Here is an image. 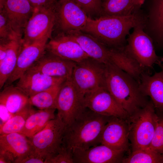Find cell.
<instances>
[{
    "label": "cell",
    "instance_id": "cell-1",
    "mask_svg": "<svg viewBox=\"0 0 163 163\" xmlns=\"http://www.w3.org/2000/svg\"><path fill=\"white\" fill-rule=\"evenodd\" d=\"M146 18L141 8L125 16H101L96 19L89 17L82 31L91 35L110 48L125 46L126 36L132 28L145 24Z\"/></svg>",
    "mask_w": 163,
    "mask_h": 163
},
{
    "label": "cell",
    "instance_id": "cell-2",
    "mask_svg": "<svg viewBox=\"0 0 163 163\" xmlns=\"http://www.w3.org/2000/svg\"><path fill=\"white\" fill-rule=\"evenodd\" d=\"M105 65L107 90L129 115L145 107L149 101L139 83L111 62Z\"/></svg>",
    "mask_w": 163,
    "mask_h": 163
},
{
    "label": "cell",
    "instance_id": "cell-3",
    "mask_svg": "<svg viewBox=\"0 0 163 163\" xmlns=\"http://www.w3.org/2000/svg\"><path fill=\"white\" fill-rule=\"evenodd\" d=\"M87 109L66 127L62 145L72 151L85 150L101 144L103 129L110 117Z\"/></svg>",
    "mask_w": 163,
    "mask_h": 163
},
{
    "label": "cell",
    "instance_id": "cell-4",
    "mask_svg": "<svg viewBox=\"0 0 163 163\" xmlns=\"http://www.w3.org/2000/svg\"><path fill=\"white\" fill-rule=\"evenodd\" d=\"M158 115L152 101L126 119L132 151L149 146L156 128Z\"/></svg>",
    "mask_w": 163,
    "mask_h": 163
},
{
    "label": "cell",
    "instance_id": "cell-5",
    "mask_svg": "<svg viewBox=\"0 0 163 163\" xmlns=\"http://www.w3.org/2000/svg\"><path fill=\"white\" fill-rule=\"evenodd\" d=\"M144 24L133 28L127 39L126 51L143 69L150 73L155 64L159 66L163 62V56L157 55L153 41L144 30Z\"/></svg>",
    "mask_w": 163,
    "mask_h": 163
},
{
    "label": "cell",
    "instance_id": "cell-6",
    "mask_svg": "<svg viewBox=\"0 0 163 163\" xmlns=\"http://www.w3.org/2000/svg\"><path fill=\"white\" fill-rule=\"evenodd\" d=\"M71 79L84 97L99 88H107L105 65L90 57L75 63Z\"/></svg>",
    "mask_w": 163,
    "mask_h": 163
},
{
    "label": "cell",
    "instance_id": "cell-7",
    "mask_svg": "<svg viewBox=\"0 0 163 163\" xmlns=\"http://www.w3.org/2000/svg\"><path fill=\"white\" fill-rule=\"evenodd\" d=\"M84 97L72 82L71 78L61 84L56 102L57 115L65 125H70L87 109Z\"/></svg>",
    "mask_w": 163,
    "mask_h": 163
},
{
    "label": "cell",
    "instance_id": "cell-8",
    "mask_svg": "<svg viewBox=\"0 0 163 163\" xmlns=\"http://www.w3.org/2000/svg\"><path fill=\"white\" fill-rule=\"evenodd\" d=\"M66 126L56 115L42 130L28 138L34 151L46 158L56 154L60 149Z\"/></svg>",
    "mask_w": 163,
    "mask_h": 163
},
{
    "label": "cell",
    "instance_id": "cell-9",
    "mask_svg": "<svg viewBox=\"0 0 163 163\" xmlns=\"http://www.w3.org/2000/svg\"><path fill=\"white\" fill-rule=\"evenodd\" d=\"M56 2L49 7L34 9L24 29L23 44L30 43L45 37L51 38L56 24Z\"/></svg>",
    "mask_w": 163,
    "mask_h": 163
},
{
    "label": "cell",
    "instance_id": "cell-10",
    "mask_svg": "<svg viewBox=\"0 0 163 163\" xmlns=\"http://www.w3.org/2000/svg\"><path fill=\"white\" fill-rule=\"evenodd\" d=\"M55 11L56 23L64 33L82 31L89 17L75 0H56Z\"/></svg>",
    "mask_w": 163,
    "mask_h": 163
},
{
    "label": "cell",
    "instance_id": "cell-11",
    "mask_svg": "<svg viewBox=\"0 0 163 163\" xmlns=\"http://www.w3.org/2000/svg\"><path fill=\"white\" fill-rule=\"evenodd\" d=\"M84 101L86 108L100 114L124 119L129 116L106 88H100L86 94Z\"/></svg>",
    "mask_w": 163,
    "mask_h": 163
},
{
    "label": "cell",
    "instance_id": "cell-12",
    "mask_svg": "<svg viewBox=\"0 0 163 163\" xmlns=\"http://www.w3.org/2000/svg\"><path fill=\"white\" fill-rule=\"evenodd\" d=\"M45 37L32 43L23 44L15 68L6 82L4 87L10 85L18 79L46 51L47 41Z\"/></svg>",
    "mask_w": 163,
    "mask_h": 163
},
{
    "label": "cell",
    "instance_id": "cell-13",
    "mask_svg": "<svg viewBox=\"0 0 163 163\" xmlns=\"http://www.w3.org/2000/svg\"><path fill=\"white\" fill-rule=\"evenodd\" d=\"M144 31L152 40L155 50H163V0H145Z\"/></svg>",
    "mask_w": 163,
    "mask_h": 163
},
{
    "label": "cell",
    "instance_id": "cell-14",
    "mask_svg": "<svg viewBox=\"0 0 163 163\" xmlns=\"http://www.w3.org/2000/svg\"><path fill=\"white\" fill-rule=\"evenodd\" d=\"M129 140L126 119L110 117L103 129L101 144L114 149L126 151L129 148Z\"/></svg>",
    "mask_w": 163,
    "mask_h": 163
},
{
    "label": "cell",
    "instance_id": "cell-15",
    "mask_svg": "<svg viewBox=\"0 0 163 163\" xmlns=\"http://www.w3.org/2000/svg\"><path fill=\"white\" fill-rule=\"evenodd\" d=\"M34 10L28 0H0V10L5 12L16 33L21 37Z\"/></svg>",
    "mask_w": 163,
    "mask_h": 163
},
{
    "label": "cell",
    "instance_id": "cell-16",
    "mask_svg": "<svg viewBox=\"0 0 163 163\" xmlns=\"http://www.w3.org/2000/svg\"><path fill=\"white\" fill-rule=\"evenodd\" d=\"M66 80L46 75L30 68L18 79L15 86L29 97L60 84Z\"/></svg>",
    "mask_w": 163,
    "mask_h": 163
},
{
    "label": "cell",
    "instance_id": "cell-17",
    "mask_svg": "<svg viewBox=\"0 0 163 163\" xmlns=\"http://www.w3.org/2000/svg\"><path fill=\"white\" fill-rule=\"evenodd\" d=\"M126 151L114 149L101 144L85 150L75 149L73 150L74 163H121Z\"/></svg>",
    "mask_w": 163,
    "mask_h": 163
},
{
    "label": "cell",
    "instance_id": "cell-18",
    "mask_svg": "<svg viewBox=\"0 0 163 163\" xmlns=\"http://www.w3.org/2000/svg\"><path fill=\"white\" fill-rule=\"evenodd\" d=\"M66 34L51 39L47 43L46 50L62 58L75 62L89 57L77 42Z\"/></svg>",
    "mask_w": 163,
    "mask_h": 163
},
{
    "label": "cell",
    "instance_id": "cell-19",
    "mask_svg": "<svg viewBox=\"0 0 163 163\" xmlns=\"http://www.w3.org/2000/svg\"><path fill=\"white\" fill-rule=\"evenodd\" d=\"M75 63L62 58L46 50L30 68L49 76L67 79L71 78Z\"/></svg>",
    "mask_w": 163,
    "mask_h": 163
},
{
    "label": "cell",
    "instance_id": "cell-20",
    "mask_svg": "<svg viewBox=\"0 0 163 163\" xmlns=\"http://www.w3.org/2000/svg\"><path fill=\"white\" fill-rule=\"evenodd\" d=\"M0 150L8 154L15 163L34 151L28 138L19 133L0 135Z\"/></svg>",
    "mask_w": 163,
    "mask_h": 163
},
{
    "label": "cell",
    "instance_id": "cell-21",
    "mask_svg": "<svg viewBox=\"0 0 163 163\" xmlns=\"http://www.w3.org/2000/svg\"><path fill=\"white\" fill-rule=\"evenodd\" d=\"M161 71L152 75L144 72L139 83L140 89L146 96H149L157 113L163 114V64L159 66Z\"/></svg>",
    "mask_w": 163,
    "mask_h": 163
},
{
    "label": "cell",
    "instance_id": "cell-22",
    "mask_svg": "<svg viewBox=\"0 0 163 163\" xmlns=\"http://www.w3.org/2000/svg\"><path fill=\"white\" fill-rule=\"evenodd\" d=\"M66 33L77 42L89 57L104 64L111 62L109 48L91 35L81 31Z\"/></svg>",
    "mask_w": 163,
    "mask_h": 163
},
{
    "label": "cell",
    "instance_id": "cell-23",
    "mask_svg": "<svg viewBox=\"0 0 163 163\" xmlns=\"http://www.w3.org/2000/svg\"><path fill=\"white\" fill-rule=\"evenodd\" d=\"M125 46L119 48H109L110 62L131 75L139 84L141 75L145 71L126 51Z\"/></svg>",
    "mask_w": 163,
    "mask_h": 163
},
{
    "label": "cell",
    "instance_id": "cell-24",
    "mask_svg": "<svg viewBox=\"0 0 163 163\" xmlns=\"http://www.w3.org/2000/svg\"><path fill=\"white\" fill-rule=\"evenodd\" d=\"M56 109H39L32 111L26 120L22 130L19 132L30 137L43 129L48 123L55 118Z\"/></svg>",
    "mask_w": 163,
    "mask_h": 163
},
{
    "label": "cell",
    "instance_id": "cell-25",
    "mask_svg": "<svg viewBox=\"0 0 163 163\" xmlns=\"http://www.w3.org/2000/svg\"><path fill=\"white\" fill-rule=\"evenodd\" d=\"M23 44L21 36L11 40L5 57L0 62V89L4 87L15 68Z\"/></svg>",
    "mask_w": 163,
    "mask_h": 163
},
{
    "label": "cell",
    "instance_id": "cell-26",
    "mask_svg": "<svg viewBox=\"0 0 163 163\" xmlns=\"http://www.w3.org/2000/svg\"><path fill=\"white\" fill-rule=\"evenodd\" d=\"M29 97L12 84L4 87L0 93V104L12 114L20 111L29 103Z\"/></svg>",
    "mask_w": 163,
    "mask_h": 163
},
{
    "label": "cell",
    "instance_id": "cell-27",
    "mask_svg": "<svg viewBox=\"0 0 163 163\" xmlns=\"http://www.w3.org/2000/svg\"><path fill=\"white\" fill-rule=\"evenodd\" d=\"M134 2V0H101V16L129 15L138 10L135 9Z\"/></svg>",
    "mask_w": 163,
    "mask_h": 163
},
{
    "label": "cell",
    "instance_id": "cell-28",
    "mask_svg": "<svg viewBox=\"0 0 163 163\" xmlns=\"http://www.w3.org/2000/svg\"><path fill=\"white\" fill-rule=\"evenodd\" d=\"M29 104L19 112L13 114L7 121L0 125V134L19 133L24 127L27 119L33 109Z\"/></svg>",
    "mask_w": 163,
    "mask_h": 163
},
{
    "label": "cell",
    "instance_id": "cell-29",
    "mask_svg": "<svg viewBox=\"0 0 163 163\" xmlns=\"http://www.w3.org/2000/svg\"><path fill=\"white\" fill-rule=\"evenodd\" d=\"M62 84L29 97V103L31 106H34L39 109L52 108L56 109V99Z\"/></svg>",
    "mask_w": 163,
    "mask_h": 163
},
{
    "label": "cell",
    "instance_id": "cell-30",
    "mask_svg": "<svg viewBox=\"0 0 163 163\" xmlns=\"http://www.w3.org/2000/svg\"><path fill=\"white\" fill-rule=\"evenodd\" d=\"M163 154L149 149L132 151L127 157L124 158L123 163H161Z\"/></svg>",
    "mask_w": 163,
    "mask_h": 163
},
{
    "label": "cell",
    "instance_id": "cell-31",
    "mask_svg": "<svg viewBox=\"0 0 163 163\" xmlns=\"http://www.w3.org/2000/svg\"><path fill=\"white\" fill-rule=\"evenodd\" d=\"M156 113L157 125L152 142L148 149L163 154V114Z\"/></svg>",
    "mask_w": 163,
    "mask_h": 163
},
{
    "label": "cell",
    "instance_id": "cell-32",
    "mask_svg": "<svg viewBox=\"0 0 163 163\" xmlns=\"http://www.w3.org/2000/svg\"><path fill=\"white\" fill-rule=\"evenodd\" d=\"M19 36L13 30L5 12L0 10V42H8Z\"/></svg>",
    "mask_w": 163,
    "mask_h": 163
},
{
    "label": "cell",
    "instance_id": "cell-33",
    "mask_svg": "<svg viewBox=\"0 0 163 163\" xmlns=\"http://www.w3.org/2000/svg\"><path fill=\"white\" fill-rule=\"evenodd\" d=\"M45 163H74L72 150L62 145L55 155L46 159Z\"/></svg>",
    "mask_w": 163,
    "mask_h": 163
},
{
    "label": "cell",
    "instance_id": "cell-34",
    "mask_svg": "<svg viewBox=\"0 0 163 163\" xmlns=\"http://www.w3.org/2000/svg\"><path fill=\"white\" fill-rule=\"evenodd\" d=\"M75 0L88 16L101 15V0Z\"/></svg>",
    "mask_w": 163,
    "mask_h": 163
},
{
    "label": "cell",
    "instance_id": "cell-35",
    "mask_svg": "<svg viewBox=\"0 0 163 163\" xmlns=\"http://www.w3.org/2000/svg\"><path fill=\"white\" fill-rule=\"evenodd\" d=\"M46 158L35 151L20 161L18 163H45Z\"/></svg>",
    "mask_w": 163,
    "mask_h": 163
},
{
    "label": "cell",
    "instance_id": "cell-36",
    "mask_svg": "<svg viewBox=\"0 0 163 163\" xmlns=\"http://www.w3.org/2000/svg\"><path fill=\"white\" fill-rule=\"evenodd\" d=\"M34 9L48 8L53 5L56 0H28Z\"/></svg>",
    "mask_w": 163,
    "mask_h": 163
},
{
    "label": "cell",
    "instance_id": "cell-37",
    "mask_svg": "<svg viewBox=\"0 0 163 163\" xmlns=\"http://www.w3.org/2000/svg\"><path fill=\"white\" fill-rule=\"evenodd\" d=\"M11 41L8 42H0V62L5 57Z\"/></svg>",
    "mask_w": 163,
    "mask_h": 163
},
{
    "label": "cell",
    "instance_id": "cell-38",
    "mask_svg": "<svg viewBox=\"0 0 163 163\" xmlns=\"http://www.w3.org/2000/svg\"><path fill=\"white\" fill-rule=\"evenodd\" d=\"M145 0H134V4L135 9L138 10L141 8Z\"/></svg>",
    "mask_w": 163,
    "mask_h": 163
},
{
    "label": "cell",
    "instance_id": "cell-39",
    "mask_svg": "<svg viewBox=\"0 0 163 163\" xmlns=\"http://www.w3.org/2000/svg\"><path fill=\"white\" fill-rule=\"evenodd\" d=\"M161 163H163V158L161 161Z\"/></svg>",
    "mask_w": 163,
    "mask_h": 163
}]
</instances>
